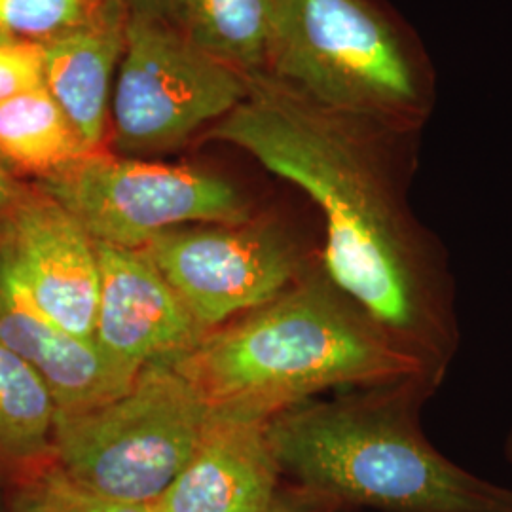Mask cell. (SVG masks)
Here are the masks:
<instances>
[{
  "instance_id": "cell-19",
  "label": "cell",
  "mask_w": 512,
  "mask_h": 512,
  "mask_svg": "<svg viewBox=\"0 0 512 512\" xmlns=\"http://www.w3.org/2000/svg\"><path fill=\"white\" fill-rule=\"evenodd\" d=\"M42 84V44L0 37V103Z\"/></svg>"
},
{
  "instance_id": "cell-18",
  "label": "cell",
  "mask_w": 512,
  "mask_h": 512,
  "mask_svg": "<svg viewBox=\"0 0 512 512\" xmlns=\"http://www.w3.org/2000/svg\"><path fill=\"white\" fill-rule=\"evenodd\" d=\"M8 512H152L99 494L78 482L54 458L38 463L27 476L8 507Z\"/></svg>"
},
{
  "instance_id": "cell-6",
  "label": "cell",
  "mask_w": 512,
  "mask_h": 512,
  "mask_svg": "<svg viewBox=\"0 0 512 512\" xmlns=\"http://www.w3.org/2000/svg\"><path fill=\"white\" fill-rule=\"evenodd\" d=\"M95 243L143 249L158 234L190 224H241L253 202L230 179L190 165L145 162L105 150L40 179Z\"/></svg>"
},
{
  "instance_id": "cell-3",
  "label": "cell",
  "mask_w": 512,
  "mask_h": 512,
  "mask_svg": "<svg viewBox=\"0 0 512 512\" xmlns=\"http://www.w3.org/2000/svg\"><path fill=\"white\" fill-rule=\"evenodd\" d=\"M429 385L359 389L308 401L268 421L289 482L327 492L355 511L512 512V490L465 471L423 435L418 406Z\"/></svg>"
},
{
  "instance_id": "cell-7",
  "label": "cell",
  "mask_w": 512,
  "mask_h": 512,
  "mask_svg": "<svg viewBox=\"0 0 512 512\" xmlns=\"http://www.w3.org/2000/svg\"><path fill=\"white\" fill-rule=\"evenodd\" d=\"M249 88L247 74L205 54L160 16L131 10L110 103L112 143L124 154L183 147L238 109Z\"/></svg>"
},
{
  "instance_id": "cell-5",
  "label": "cell",
  "mask_w": 512,
  "mask_h": 512,
  "mask_svg": "<svg viewBox=\"0 0 512 512\" xmlns=\"http://www.w3.org/2000/svg\"><path fill=\"white\" fill-rule=\"evenodd\" d=\"M209 406L171 363L139 372L128 391L80 412H59L52 458L112 499L147 505L192 458Z\"/></svg>"
},
{
  "instance_id": "cell-17",
  "label": "cell",
  "mask_w": 512,
  "mask_h": 512,
  "mask_svg": "<svg viewBox=\"0 0 512 512\" xmlns=\"http://www.w3.org/2000/svg\"><path fill=\"white\" fill-rule=\"evenodd\" d=\"M128 0H0V37L44 44L128 12Z\"/></svg>"
},
{
  "instance_id": "cell-10",
  "label": "cell",
  "mask_w": 512,
  "mask_h": 512,
  "mask_svg": "<svg viewBox=\"0 0 512 512\" xmlns=\"http://www.w3.org/2000/svg\"><path fill=\"white\" fill-rule=\"evenodd\" d=\"M2 255L38 306L61 327L93 340L99 306V258L90 234L44 192L10 209Z\"/></svg>"
},
{
  "instance_id": "cell-9",
  "label": "cell",
  "mask_w": 512,
  "mask_h": 512,
  "mask_svg": "<svg viewBox=\"0 0 512 512\" xmlns=\"http://www.w3.org/2000/svg\"><path fill=\"white\" fill-rule=\"evenodd\" d=\"M95 247L101 287L93 340L114 365L137 378L147 366L177 361L207 334L141 249Z\"/></svg>"
},
{
  "instance_id": "cell-4",
  "label": "cell",
  "mask_w": 512,
  "mask_h": 512,
  "mask_svg": "<svg viewBox=\"0 0 512 512\" xmlns=\"http://www.w3.org/2000/svg\"><path fill=\"white\" fill-rule=\"evenodd\" d=\"M264 74L323 109L403 131L423 112L420 71L368 0H279Z\"/></svg>"
},
{
  "instance_id": "cell-15",
  "label": "cell",
  "mask_w": 512,
  "mask_h": 512,
  "mask_svg": "<svg viewBox=\"0 0 512 512\" xmlns=\"http://www.w3.org/2000/svg\"><path fill=\"white\" fill-rule=\"evenodd\" d=\"M92 154L46 84L0 103V158L40 179Z\"/></svg>"
},
{
  "instance_id": "cell-2",
  "label": "cell",
  "mask_w": 512,
  "mask_h": 512,
  "mask_svg": "<svg viewBox=\"0 0 512 512\" xmlns=\"http://www.w3.org/2000/svg\"><path fill=\"white\" fill-rule=\"evenodd\" d=\"M171 365L209 410L262 421L338 387L440 385L321 264L272 302L207 332Z\"/></svg>"
},
{
  "instance_id": "cell-20",
  "label": "cell",
  "mask_w": 512,
  "mask_h": 512,
  "mask_svg": "<svg viewBox=\"0 0 512 512\" xmlns=\"http://www.w3.org/2000/svg\"><path fill=\"white\" fill-rule=\"evenodd\" d=\"M264 512H355V509L327 492L296 482H285L272 505Z\"/></svg>"
},
{
  "instance_id": "cell-14",
  "label": "cell",
  "mask_w": 512,
  "mask_h": 512,
  "mask_svg": "<svg viewBox=\"0 0 512 512\" xmlns=\"http://www.w3.org/2000/svg\"><path fill=\"white\" fill-rule=\"evenodd\" d=\"M279 0H156L152 14L249 78L266 73Z\"/></svg>"
},
{
  "instance_id": "cell-1",
  "label": "cell",
  "mask_w": 512,
  "mask_h": 512,
  "mask_svg": "<svg viewBox=\"0 0 512 512\" xmlns=\"http://www.w3.org/2000/svg\"><path fill=\"white\" fill-rule=\"evenodd\" d=\"M401 133L258 74L245 101L205 135L310 196L325 222V274L442 382L459 348L456 293L440 245L406 202Z\"/></svg>"
},
{
  "instance_id": "cell-24",
  "label": "cell",
  "mask_w": 512,
  "mask_h": 512,
  "mask_svg": "<svg viewBox=\"0 0 512 512\" xmlns=\"http://www.w3.org/2000/svg\"><path fill=\"white\" fill-rule=\"evenodd\" d=\"M0 512H8V509L2 505V497H0Z\"/></svg>"
},
{
  "instance_id": "cell-13",
  "label": "cell",
  "mask_w": 512,
  "mask_h": 512,
  "mask_svg": "<svg viewBox=\"0 0 512 512\" xmlns=\"http://www.w3.org/2000/svg\"><path fill=\"white\" fill-rule=\"evenodd\" d=\"M129 12L114 14L42 44L44 84L90 152H101L105 143L112 76L126 48Z\"/></svg>"
},
{
  "instance_id": "cell-11",
  "label": "cell",
  "mask_w": 512,
  "mask_h": 512,
  "mask_svg": "<svg viewBox=\"0 0 512 512\" xmlns=\"http://www.w3.org/2000/svg\"><path fill=\"white\" fill-rule=\"evenodd\" d=\"M285 484L268 421L209 410L190 461L152 512H264Z\"/></svg>"
},
{
  "instance_id": "cell-22",
  "label": "cell",
  "mask_w": 512,
  "mask_h": 512,
  "mask_svg": "<svg viewBox=\"0 0 512 512\" xmlns=\"http://www.w3.org/2000/svg\"><path fill=\"white\" fill-rule=\"evenodd\" d=\"M129 10H139V12H154L156 0H128Z\"/></svg>"
},
{
  "instance_id": "cell-8",
  "label": "cell",
  "mask_w": 512,
  "mask_h": 512,
  "mask_svg": "<svg viewBox=\"0 0 512 512\" xmlns=\"http://www.w3.org/2000/svg\"><path fill=\"white\" fill-rule=\"evenodd\" d=\"M203 332L272 302L315 268L306 247L274 217L190 224L141 249Z\"/></svg>"
},
{
  "instance_id": "cell-12",
  "label": "cell",
  "mask_w": 512,
  "mask_h": 512,
  "mask_svg": "<svg viewBox=\"0 0 512 512\" xmlns=\"http://www.w3.org/2000/svg\"><path fill=\"white\" fill-rule=\"evenodd\" d=\"M0 340L37 370L59 412H80L128 391L133 376L95 344L61 327L0 251Z\"/></svg>"
},
{
  "instance_id": "cell-16",
  "label": "cell",
  "mask_w": 512,
  "mask_h": 512,
  "mask_svg": "<svg viewBox=\"0 0 512 512\" xmlns=\"http://www.w3.org/2000/svg\"><path fill=\"white\" fill-rule=\"evenodd\" d=\"M57 414L42 376L0 340V454L35 465L52 459Z\"/></svg>"
},
{
  "instance_id": "cell-23",
  "label": "cell",
  "mask_w": 512,
  "mask_h": 512,
  "mask_svg": "<svg viewBox=\"0 0 512 512\" xmlns=\"http://www.w3.org/2000/svg\"><path fill=\"white\" fill-rule=\"evenodd\" d=\"M505 456H507V459L512 463V429L511 433L507 435V440H505Z\"/></svg>"
},
{
  "instance_id": "cell-21",
  "label": "cell",
  "mask_w": 512,
  "mask_h": 512,
  "mask_svg": "<svg viewBox=\"0 0 512 512\" xmlns=\"http://www.w3.org/2000/svg\"><path fill=\"white\" fill-rule=\"evenodd\" d=\"M21 194L18 186L8 175V171L0 165V211H10L18 203Z\"/></svg>"
}]
</instances>
